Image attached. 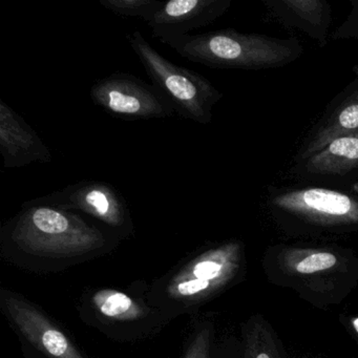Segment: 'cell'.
<instances>
[{
  "label": "cell",
  "mask_w": 358,
  "mask_h": 358,
  "mask_svg": "<svg viewBox=\"0 0 358 358\" xmlns=\"http://www.w3.org/2000/svg\"><path fill=\"white\" fill-rule=\"evenodd\" d=\"M353 326H354V328H355V330L357 331V333H358V318H356V320H354Z\"/></svg>",
  "instance_id": "d6986e66"
},
{
  "label": "cell",
  "mask_w": 358,
  "mask_h": 358,
  "mask_svg": "<svg viewBox=\"0 0 358 358\" xmlns=\"http://www.w3.org/2000/svg\"><path fill=\"white\" fill-rule=\"evenodd\" d=\"M293 173L306 181L348 184L358 178V133L341 136L306 160L295 162Z\"/></svg>",
  "instance_id": "8fae6325"
},
{
  "label": "cell",
  "mask_w": 358,
  "mask_h": 358,
  "mask_svg": "<svg viewBox=\"0 0 358 358\" xmlns=\"http://www.w3.org/2000/svg\"><path fill=\"white\" fill-rule=\"evenodd\" d=\"M127 39L152 85L169 100L176 114L199 124H209L223 93L203 75L163 57L140 31H134Z\"/></svg>",
  "instance_id": "3957f363"
},
{
  "label": "cell",
  "mask_w": 358,
  "mask_h": 358,
  "mask_svg": "<svg viewBox=\"0 0 358 358\" xmlns=\"http://www.w3.org/2000/svg\"><path fill=\"white\" fill-rule=\"evenodd\" d=\"M225 249L196 255L185 265L159 280L150 291V303L169 317L198 308L225 273Z\"/></svg>",
  "instance_id": "277c9868"
},
{
  "label": "cell",
  "mask_w": 358,
  "mask_h": 358,
  "mask_svg": "<svg viewBox=\"0 0 358 358\" xmlns=\"http://www.w3.org/2000/svg\"><path fill=\"white\" fill-rule=\"evenodd\" d=\"M272 17L295 29L324 47L332 22V9L326 0H263Z\"/></svg>",
  "instance_id": "5bb4252c"
},
{
  "label": "cell",
  "mask_w": 358,
  "mask_h": 358,
  "mask_svg": "<svg viewBox=\"0 0 358 358\" xmlns=\"http://www.w3.org/2000/svg\"><path fill=\"white\" fill-rule=\"evenodd\" d=\"M351 12L345 18V22L332 33L331 39H358V0H352Z\"/></svg>",
  "instance_id": "e0dca14e"
},
{
  "label": "cell",
  "mask_w": 358,
  "mask_h": 358,
  "mask_svg": "<svg viewBox=\"0 0 358 358\" xmlns=\"http://www.w3.org/2000/svg\"><path fill=\"white\" fill-rule=\"evenodd\" d=\"M163 43L185 59L210 69L269 70L292 64L303 54L296 38L247 34L234 29L188 34Z\"/></svg>",
  "instance_id": "7a4b0ae2"
},
{
  "label": "cell",
  "mask_w": 358,
  "mask_h": 358,
  "mask_svg": "<svg viewBox=\"0 0 358 358\" xmlns=\"http://www.w3.org/2000/svg\"><path fill=\"white\" fill-rule=\"evenodd\" d=\"M354 133H358V76L327 106L303 139L294 163L320 152L335 138Z\"/></svg>",
  "instance_id": "4fadbf2b"
},
{
  "label": "cell",
  "mask_w": 358,
  "mask_h": 358,
  "mask_svg": "<svg viewBox=\"0 0 358 358\" xmlns=\"http://www.w3.org/2000/svg\"><path fill=\"white\" fill-rule=\"evenodd\" d=\"M335 263H336V257L332 253H314L299 263L296 269L299 273L310 274L329 269V268L333 267Z\"/></svg>",
  "instance_id": "2e32d148"
},
{
  "label": "cell",
  "mask_w": 358,
  "mask_h": 358,
  "mask_svg": "<svg viewBox=\"0 0 358 358\" xmlns=\"http://www.w3.org/2000/svg\"><path fill=\"white\" fill-rule=\"evenodd\" d=\"M31 201L87 215L120 240H127L135 234L127 201L106 182L85 180Z\"/></svg>",
  "instance_id": "5b68a950"
},
{
  "label": "cell",
  "mask_w": 358,
  "mask_h": 358,
  "mask_svg": "<svg viewBox=\"0 0 358 358\" xmlns=\"http://www.w3.org/2000/svg\"><path fill=\"white\" fill-rule=\"evenodd\" d=\"M0 154L6 169L53 160L51 150L36 131L3 99H0Z\"/></svg>",
  "instance_id": "7c38bea8"
},
{
  "label": "cell",
  "mask_w": 358,
  "mask_h": 358,
  "mask_svg": "<svg viewBox=\"0 0 358 358\" xmlns=\"http://www.w3.org/2000/svg\"><path fill=\"white\" fill-rule=\"evenodd\" d=\"M208 333L205 331H196L186 349L183 358H209L208 355Z\"/></svg>",
  "instance_id": "ac0fdd59"
},
{
  "label": "cell",
  "mask_w": 358,
  "mask_h": 358,
  "mask_svg": "<svg viewBox=\"0 0 358 358\" xmlns=\"http://www.w3.org/2000/svg\"><path fill=\"white\" fill-rule=\"evenodd\" d=\"M231 0H169L161 1L146 20L154 38L160 43L185 36L219 20L231 7Z\"/></svg>",
  "instance_id": "30bf717a"
},
{
  "label": "cell",
  "mask_w": 358,
  "mask_h": 358,
  "mask_svg": "<svg viewBox=\"0 0 358 358\" xmlns=\"http://www.w3.org/2000/svg\"><path fill=\"white\" fill-rule=\"evenodd\" d=\"M0 303L18 333L45 357L85 358L49 316L20 294L3 290Z\"/></svg>",
  "instance_id": "9c48e42d"
},
{
  "label": "cell",
  "mask_w": 358,
  "mask_h": 358,
  "mask_svg": "<svg viewBox=\"0 0 358 358\" xmlns=\"http://www.w3.org/2000/svg\"><path fill=\"white\" fill-rule=\"evenodd\" d=\"M10 261L39 269H60L114 249L120 238L83 213L28 201L0 231Z\"/></svg>",
  "instance_id": "6da1fadb"
},
{
  "label": "cell",
  "mask_w": 358,
  "mask_h": 358,
  "mask_svg": "<svg viewBox=\"0 0 358 358\" xmlns=\"http://www.w3.org/2000/svg\"><path fill=\"white\" fill-rule=\"evenodd\" d=\"M100 5L123 18L146 20L160 6V0H99Z\"/></svg>",
  "instance_id": "9a60e30c"
},
{
  "label": "cell",
  "mask_w": 358,
  "mask_h": 358,
  "mask_svg": "<svg viewBox=\"0 0 358 358\" xmlns=\"http://www.w3.org/2000/svg\"><path fill=\"white\" fill-rule=\"evenodd\" d=\"M83 315L87 322L110 336L129 339L143 336L159 328L164 314L156 313L152 307L144 306L122 291L100 289L85 299Z\"/></svg>",
  "instance_id": "ba28073f"
},
{
  "label": "cell",
  "mask_w": 358,
  "mask_h": 358,
  "mask_svg": "<svg viewBox=\"0 0 358 358\" xmlns=\"http://www.w3.org/2000/svg\"><path fill=\"white\" fill-rule=\"evenodd\" d=\"M90 96L95 106L121 120L169 118L176 114L154 85L129 73H114L99 79L92 85Z\"/></svg>",
  "instance_id": "52a82bcc"
},
{
  "label": "cell",
  "mask_w": 358,
  "mask_h": 358,
  "mask_svg": "<svg viewBox=\"0 0 358 358\" xmlns=\"http://www.w3.org/2000/svg\"><path fill=\"white\" fill-rule=\"evenodd\" d=\"M257 358H270V357H269V356L267 355V354L262 353V354H259V355L257 356Z\"/></svg>",
  "instance_id": "ffe728a7"
},
{
  "label": "cell",
  "mask_w": 358,
  "mask_h": 358,
  "mask_svg": "<svg viewBox=\"0 0 358 358\" xmlns=\"http://www.w3.org/2000/svg\"><path fill=\"white\" fill-rule=\"evenodd\" d=\"M268 204L274 213L330 223H358V192L317 185L271 187Z\"/></svg>",
  "instance_id": "8992f818"
}]
</instances>
